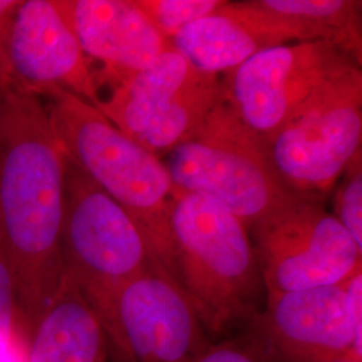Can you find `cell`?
Listing matches in <instances>:
<instances>
[{
	"instance_id": "cell-10",
	"label": "cell",
	"mask_w": 362,
	"mask_h": 362,
	"mask_svg": "<svg viewBox=\"0 0 362 362\" xmlns=\"http://www.w3.org/2000/svg\"><path fill=\"white\" fill-rule=\"evenodd\" d=\"M105 333L134 362H194L211 345L180 284L153 260L113 296Z\"/></svg>"
},
{
	"instance_id": "cell-8",
	"label": "cell",
	"mask_w": 362,
	"mask_h": 362,
	"mask_svg": "<svg viewBox=\"0 0 362 362\" xmlns=\"http://www.w3.org/2000/svg\"><path fill=\"white\" fill-rule=\"evenodd\" d=\"M251 230L266 294L338 285L362 269V250L322 202L303 200Z\"/></svg>"
},
{
	"instance_id": "cell-11",
	"label": "cell",
	"mask_w": 362,
	"mask_h": 362,
	"mask_svg": "<svg viewBox=\"0 0 362 362\" xmlns=\"http://www.w3.org/2000/svg\"><path fill=\"white\" fill-rule=\"evenodd\" d=\"M254 346L269 361L361 362L346 306V281L308 290L266 294L252 320Z\"/></svg>"
},
{
	"instance_id": "cell-3",
	"label": "cell",
	"mask_w": 362,
	"mask_h": 362,
	"mask_svg": "<svg viewBox=\"0 0 362 362\" xmlns=\"http://www.w3.org/2000/svg\"><path fill=\"white\" fill-rule=\"evenodd\" d=\"M170 233L176 279L204 329L218 334L258 315L264 285L242 220L202 196L177 192Z\"/></svg>"
},
{
	"instance_id": "cell-14",
	"label": "cell",
	"mask_w": 362,
	"mask_h": 362,
	"mask_svg": "<svg viewBox=\"0 0 362 362\" xmlns=\"http://www.w3.org/2000/svg\"><path fill=\"white\" fill-rule=\"evenodd\" d=\"M85 55L103 74H128L151 65L172 45L134 0H54Z\"/></svg>"
},
{
	"instance_id": "cell-17",
	"label": "cell",
	"mask_w": 362,
	"mask_h": 362,
	"mask_svg": "<svg viewBox=\"0 0 362 362\" xmlns=\"http://www.w3.org/2000/svg\"><path fill=\"white\" fill-rule=\"evenodd\" d=\"M224 0H134L149 22L170 40L196 21L218 11Z\"/></svg>"
},
{
	"instance_id": "cell-24",
	"label": "cell",
	"mask_w": 362,
	"mask_h": 362,
	"mask_svg": "<svg viewBox=\"0 0 362 362\" xmlns=\"http://www.w3.org/2000/svg\"><path fill=\"white\" fill-rule=\"evenodd\" d=\"M334 362H357V361H353V360H341V361H334Z\"/></svg>"
},
{
	"instance_id": "cell-4",
	"label": "cell",
	"mask_w": 362,
	"mask_h": 362,
	"mask_svg": "<svg viewBox=\"0 0 362 362\" xmlns=\"http://www.w3.org/2000/svg\"><path fill=\"white\" fill-rule=\"evenodd\" d=\"M161 160L177 192L219 204L248 230L309 200L282 181L266 143L236 116L224 95L194 139Z\"/></svg>"
},
{
	"instance_id": "cell-15",
	"label": "cell",
	"mask_w": 362,
	"mask_h": 362,
	"mask_svg": "<svg viewBox=\"0 0 362 362\" xmlns=\"http://www.w3.org/2000/svg\"><path fill=\"white\" fill-rule=\"evenodd\" d=\"M104 326L65 272L47 310L28 336L27 362H107Z\"/></svg>"
},
{
	"instance_id": "cell-16",
	"label": "cell",
	"mask_w": 362,
	"mask_h": 362,
	"mask_svg": "<svg viewBox=\"0 0 362 362\" xmlns=\"http://www.w3.org/2000/svg\"><path fill=\"white\" fill-rule=\"evenodd\" d=\"M259 6L290 16L305 42H326L362 65L360 0H257Z\"/></svg>"
},
{
	"instance_id": "cell-1",
	"label": "cell",
	"mask_w": 362,
	"mask_h": 362,
	"mask_svg": "<svg viewBox=\"0 0 362 362\" xmlns=\"http://www.w3.org/2000/svg\"><path fill=\"white\" fill-rule=\"evenodd\" d=\"M66 168L65 151L40 98L0 88V228L27 336L65 275Z\"/></svg>"
},
{
	"instance_id": "cell-22",
	"label": "cell",
	"mask_w": 362,
	"mask_h": 362,
	"mask_svg": "<svg viewBox=\"0 0 362 362\" xmlns=\"http://www.w3.org/2000/svg\"><path fill=\"white\" fill-rule=\"evenodd\" d=\"M28 336L23 327L0 330V362H27Z\"/></svg>"
},
{
	"instance_id": "cell-6",
	"label": "cell",
	"mask_w": 362,
	"mask_h": 362,
	"mask_svg": "<svg viewBox=\"0 0 362 362\" xmlns=\"http://www.w3.org/2000/svg\"><path fill=\"white\" fill-rule=\"evenodd\" d=\"M62 257L103 326L117 290L155 260L129 214L69 158Z\"/></svg>"
},
{
	"instance_id": "cell-9",
	"label": "cell",
	"mask_w": 362,
	"mask_h": 362,
	"mask_svg": "<svg viewBox=\"0 0 362 362\" xmlns=\"http://www.w3.org/2000/svg\"><path fill=\"white\" fill-rule=\"evenodd\" d=\"M360 67L326 42H298L255 54L223 78L224 98L248 129L267 143L314 91Z\"/></svg>"
},
{
	"instance_id": "cell-19",
	"label": "cell",
	"mask_w": 362,
	"mask_h": 362,
	"mask_svg": "<svg viewBox=\"0 0 362 362\" xmlns=\"http://www.w3.org/2000/svg\"><path fill=\"white\" fill-rule=\"evenodd\" d=\"M16 327L25 329L18 306L13 262L0 228V330H13Z\"/></svg>"
},
{
	"instance_id": "cell-7",
	"label": "cell",
	"mask_w": 362,
	"mask_h": 362,
	"mask_svg": "<svg viewBox=\"0 0 362 362\" xmlns=\"http://www.w3.org/2000/svg\"><path fill=\"white\" fill-rule=\"evenodd\" d=\"M361 141L362 70L354 67L314 91L266 145L294 194L325 203Z\"/></svg>"
},
{
	"instance_id": "cell-21",
	"label": "cell",
	"mask_w": 362,
	"mask_h": 362,
	"mask_svg": "<svg viewBox=\"0 0 362 362\" xmlns=\"http://www.w3.org/2000/svg\"><path fill=\"white\" fill-rule=\"evenodd\" d=\"M21 0H0V88L10 89V71L7 58V45L13 15Z\"/></svg>"
},
{
	"instance_id": "cell-13",
	"label": "cell",
	"mask_w": 362,
	"mask_h": 362,
	"mask_svg": "<svg viewBox=\"0 0 362 362\" xmlns=\"http://www.w3.org/2000/svg\"><path fill=\"white\" fill-rule=\"evenodd\" d=\"M169 42L197 70L226 76L258 52L303 40L293 19L248 0L227 1Z\"/></svg>"
},
{
	"instance_id": "cell-2",
	"label": "cell",
	"mask_w": 362,
	"mask_h": 362,
	"mask_svg": "<svg viewBox=\"0 0 362 362\" xmlns=\"http://www.w3.org/2000/svg\"><path fill=\"white\" fill-rule=\"evenodd\" d=\"M45 106L67 158L129 214L153 259L176 279L170 216L177 191L163 160L70 93H54Z\"/></svg>"
},
{
	"instance_id": "cell-12",
	"label": "cell",
	"mask_w": 362,
	"mask_h": 362,
	"mask_svg": "<svg viewBox=\"0 0 362 362\" xmlns=\"http://www.w3.org/2000/svg\"><path fill=\"white\" fill-rule=\"evenodd\" d=\"M10 89L34 97L66 91L97 107L100 91L78 39L54 0H22L7 45Z\"/></svg>"
},
{
	"instance_id": "cell-5",
	"label": "cell",
	"mask_w": 362,
	"mask_h": 362,
	"mask_svg": "<svg viewBox=\"0 0 362 362\" xmlns=\"http://www.w3.org/2000/svg\"><path fill=\"white\" fill-rule=\"evenodd\" d=\"M94 76L98 91L109 88L97 109L158 158L192 140L224 95L221 76L197 70L175 49L140 71Z\"/></svg>"
},
{
	"instance_id": "cell-20",
	"label": "cell",
	"mask_w": 362,
	"mask_h": 362,
	"mask_svg": "<svg viewBox=\"0 0 362 362\" xmlns=\"http://www.w3.org/2000/svg\"><path fill=\"white\" fill-rule=\"evenodd\" d=\"M194 362H270L267 361L255 346L239 342H223L209 345Z\"/></svg>"
},
{
	"instance_id": "cell-18",
	"label": "cell",
	"mask_w": 362,
	"mask_h": 362,
	"mask_svg": "<svg viewBox=\"0 0 362 362\" xmlns=\"http://www.w3.org/2000/svg\"><path fill=\"white\" fill-rule=\"evenodd\" d=\"M334 216L362 250V152L348 164L338 180Z\"/></svg>"
},
{
	"instance_id": "cell-23",
	"label": "cell",
	"mask_w": 362,
	"mask_h": 362,
	"mask_svg": "<svg viewBox=\"0 0 362 362\" xmlns=\"http://www.w3.org/2000/svg\"><path fill=\"white\" fill-rule=\"evenodd\" d=\"M113 351V350H112ZM113 362H134L133 360H130L128 357H125V356H121L119 353H117V351H113Z\"/></svg>"
}]
</instances>
